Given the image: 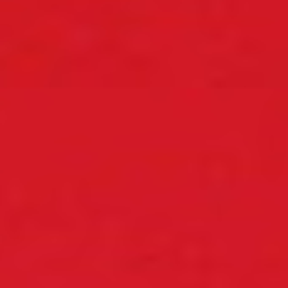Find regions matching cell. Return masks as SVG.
I'll use <instances>...</instances> for the list:
<instances>
[{
    "mask_svg": "<svg viewBox=\"0 0 288 288\" xmlns=\"http://www.w3.org/2000/svg\"><path fill=\"white\" fill-rule=\"evenodd\" d=\"M150 62H153V61L148 59V57H128V59L125 61V64H127V68L132 71H143L148 68Z\"/></svg>",
    "mask_w": 288,
    "mask_h": 288,
    "instance_id": "6da1fadb",
    "label": "cell"
},
{
    "mask_svg": "<svg viewBox=\"0 0 288 288\" xmlns=\"http://www.w3.org/2000/svg\"><path fill=\"white\" fill-rule=\"evenodd\" d=\"M102 49L103 51H117V46H115L113 42H110V44H105Z\"/></svg>",
    "mask_w": 288,
    "mask_h": 288,
    "instance_id": "7a4b0ae2",
    "label": "cell"
}]
</instances>
